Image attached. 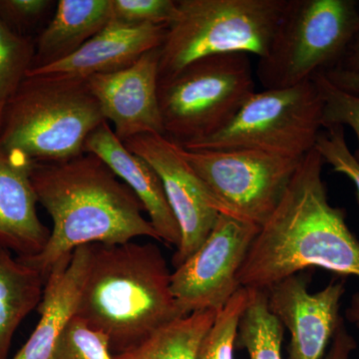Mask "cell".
I'll use <instances>...</instances> for the list:
<instances>
[{
  "mask_svg": "<svg viewBox=\"0 0 359 359\" xmlns=\"http://www.w3.org/2000/svg\"><path fill=\"white\" fill-rule=\"evenodd\" d=\"M316 149L302 158L282 201L238 271L241 287L266 290L302 271L320 268L359 278V241L346 212L330 203Z\"/></svg>",
  "mask_w": 359,
  "mask_h": 359,
  "instance_id": "6da1fadb",
  "label": "cell"
},
{
  "mask_svg": "<svg viewBox=\"0 0 359 359\" xmlns=\"http://www.w3.org/2000/svg\"><path fill=\"white\" fill-rule=\"evenodd\" d=\"M29 177L37 202L48 212L53 226L39 255L18 259L45 278L54 264L81 245L125 244L140 237L161 242L143 216L140 200L96 155L33 163Z\"/></svg>",
  "mask_w": 359,
  "mask_h": 359,
  "instance_id": "7a4b0ae2",
  "label": "cell"
},
{
  "mask_svg": "<svg viewBox=\"0 0 359 359\" xmlns=\"http://www.w3.org/2000/svg\"><path fill=\"white\" fill-rule=\"evenodd\" d=\"M158 245H90L76 316L107 337L114 354L138 346L183 313Z\"/></svg>",
  "mask_w": 359,
  "mask_h": 359,
  "instance_id": "3957f363",
  "label": "cell"
},
{
  "mask_svg": "<svg viewBox=\"0 0 359 359\" xmlns=\"http://www.w3.org/2000/svg\"><path fill=\"white\" fill-rule=\"evenodd\" d=\"M104 121L86 79L28 75L4 111L0 154L27 166L74 159Z\"/></svg>",
  "mask_w": 359,
  "mask_h": 359,
  "instance_id": "277c9868",
  "label": "cell"
},
{
  "mask_svg": "<svg viewBox=\"0 0 359 359\" xmlns=\"http://www.w3.org/2000/svg\"><path fill=\"white\" fill-rule=\"evenodd\" d=\"M287 0H178L159 48V81L194 61L228 53L264 57Z\"/></svg>",
  "mask_w": 359,
  "mask_h": 359,
  "instance_id": "5b68a950",
  "label": "cell"
},
{
  "mask_svg": "<svg viewBox=\"0 0 359 359\" xmlns=\"http://www.w3.org/2000/svg\"><path fill=\"white\" fill-rule=\"evenodd\" d=\"M355 0H287L256 75L264 89L297 86L337 67L359 33Z\"/></svg>",
  "mask_w": 359,
  "mask_h": 359,
  "instance_id": "8992f818",
  "label": "cell"
},
{
  "mask_svg": "<svg viewBox=\"0 0 359 359\" xmlns=\"http://www.w3.org/2000/svg\"><path fill=\"white\" fill-rule=\"evenodd\" d=\"M249 54L228 53L194 61L159 81L164 135L184 146L224 128L256 90Z\"/></svg>",
  "mask_w": 359,
  "mask_h": 359,
  "instance_id": "52a82bcc",
  "label": "cell"
},
{
  "mask_svg": "<svg viewBox=\"0 0 359 359\" xmlns=\"http://www.w3.org/2000/svg\"><path fill=\"white\" fill-rule=\"evenodd\" d=\"M323 102L313 79L297 86L250 94L224 128L181 146L190 151L252 149L302 158L316 147Z\"/></svg>",
  "mask_w": 359,
  "mask_h": 359,
  "instance_id": "ba28073f",
  "label": "cell"
},
{
  "mask_svg": "<svg viewBox=\"0 0 359 359\" xmlns=\"http://www.w3.org/2000/svg\"><path fill=\"white\" fill-rule=\"evenodd\" d=\"M180 148L221 212L259 226L275 212L304 158L252 149Z\"/></svg>",
  "mask_w": 359,
  "mask_h": 359,
  "instance_id": "9c48e42d",
  "label": "cell"
},
{
  "mask_svg": "<svg viewBox=\"0 0 359 359\" xmlns=\"http://www.w3.org/2000/svg\"><path fill=\"white\" fill-rule=\"evenodd\" d=\"M261 226L219 212L199 249L171 275V290L184 316L219 311L242 289L238 275Z\"/></svg>",
  "mask_w": 359,
  "mask_h": 359,
  "instance_id": "30bf717a",
  "label": "cell"
},
{
  "mask_svg": "<svg viewBox=\"0 0 359 359\" xmlns=\"http://www.w3.org/2000/svg\"><path fill=\"white\" fill-rule=\"evenodd\" d=\"M160 177L181 231V244L172 259L185 263L211 233L221 209L181 152L178 144L161 134H142L123 142Z\"/></svg>",
  "mask_w": 359,
  "mask_h": 359,
  "instance_id": "8fae6325",
  "label": "cell"
},
{
  "mask_svg": "<svg viewBox=\"0 0 359 359\" xmlns=\"http://www.w3.org/2000/svg\"><path fill=\"white\" fill-rule=\"evenodd\" d=\"M297 273L266 290L269 311L290 330L289 359H325L342 316L346 282L334 280L318 292Z\"/></svg>",
  "mask_w": 359,
  "mask_h": 359,
  "instance_id": "7c38bea8",
  "label": "cell"
},
{
  "mask_svg": "<svg viewBox=\"0 0 359 359\" xmlns=\"http://www.w3.org/2000/svg\"><path fill=\"white\" fill-rule=\"evenodd\" d=\"M86 81L120 141L142 134L164 135L158 100L159 49L144 54L126 69L93 75Z\"/></svg>",
  "mask_w": 359,
  "mask_h": 359,
  "instance_id": "4fadbf2b",
  "label": "cell"
},
{
  "mask_svg": "<svg viewBox=\"0 0 359 359\" xmlns=\"http://www.w3.org/2000/svg\"><path fill=\"white\" fill-rule=\"evenodd\" d=\"M168 26L129 25L111 20L72 55L53 65L34 68L28 75H53L87 79L126 69L149 51L159 49Z\"/></svg>",
  "mask_w": 359,
  "mask_h": 359,
  "instance_id": "5bb4252c",
  "label": "cell"
},
{
  "mask_svg": "<svg viewBox=\"0 0 359 359\" xmlns=\"http://www.w3.org/2000/svg\"><path fill=\"white\" fill-rule=\"evenodd\" d=\"M84 153L96 155L137 196L161 242L181 244V231L168 202L160 177L143 158L129 151L116 137L109 123L104 121L86 139Z\"/></svg>",
  "mask_w": 359,
  "mask_h": 359,
  "instance_id": "9a60e30c",
  "label": "cell"
},
{
  "mask_svg": "<svg viewBox=\"0 0 359 359\" xmlns=\"http://www.w3.org/2000/svg\"><path fill=\"white\" fill-rule=\"evenodd\" d=\"M89 257L90 245H81L54 264L37 306L39 323L13 359H52L61 335L76 316Z\"/></svg>",
  "mask_w": 359,
  "mask_h": 359,
  "instance_id": "2e32d148",
  "label": "cell"
},
{
  "mask_svg": "<svg viewBox=\"0 0 359 359\" xmlns=\"http://www.w3.org/2000/svg\"><path fill=\"white\" fill-rule=\"evenodd\" d=\"M30 167L0 154V248L20 259L39 255L50 237L37 215Z\"/></svg>",
  "mask_w": 359,
  "mask_h": 359,
  "instance_id": "e0dca14e",
  "label": "cell"
},
{
  "mask_svg": "<svg viewBox=\"0 0 359 359\" xmlns=\"http://www.w3.org/2000/svg\"><path fill=\"white\" fill-rule=\"evenodd\" d=\"M112 20V0H59L35 43L32 69L72 55Z\"/></svg>",
  "mask_w": 359,
  "mask_h": 359,
  "instance_id": "ac0fdd59",
  "label": "cell"
},
{
  "mask_svg": "<svg viewBox=\"0 0 359 359\" xmlns=\"http://www.w3.org/2000/svg\"><path fill=\"white\" fill-rule=\"evenodd\" d=\"M46 278L0 248V359H6L20 323L41 302Z\"/></svg>",
  "mask_w": 359,
  "mask_h": 359,
  "instance_id": "d6986e66",
  "label": "cell"
},
{
  "mask_svg": "<svg viewBox=\"0 0 359 359\" xmlns=\"http://www.w3.org/2000/svg\"><path fill=\"white\" fill-rule=\"evenodd\" d=\"M218 313L198 311L177 318L138 346L113 354L114 359H197L203 339Z\"/></svg>",
  "mask_w": 359,
  "mask_h": 359,
  "instance_id": "ffe728a7",
  "label": "cell"
},
{
  "mask_svg": "<svg viewBox=\"0 0 359 359\" xmlns=\"http://www.w3.org/2000/svg\"><path fill=\"white\" fill-rule=\"evenodd\" d=\"M250 290V302L238 325L237 341L250 359H283L285 327L269 311L266 290Z\"/></svg>",
  "mask_w": 359,
  "mask_h": 359,
  "instance_id": "44dd1931",
  "label": "cell"
},
{
  "mask_svg": "<svg viewBox=\"0 0 359 359\" xmlns=\"http://www.w3.org/2000/svg\"><path fill=\"white\" fill-rule=\"evenodd\" d=\"M35 43L0 20V127L9 101L32 69Z\"/></svg>",
  "mask_w": 359,
  "mask_h": 359,
  "instance_id": "7402d4cb",
  "label": "cell"
},
{
  "mask_svg": "<svg viewBox=\"0 0 359 359\" xmlns=\"http://www.w3.org/2000/svg\"><path fill=\"white\" fill-rule=\"evenodd\" d=\"M250 297V290L242 287L217 313L216 320L203 339L197 359H235L238 325Z\"/></svg>",
  "mask_w": 359,
  "mask_h": 359,
  "instance_id": "603a6c76",
  "label": "cell"
},
{
  "mask_svg": "<svg viewBox=\"0 0 359 359\" xmlns=\"http://www.w3.org/2000/svg\"><path fill=\"white\" fill-rule=\"evenodd\" d=\"M313 80L323 98V128L339 125L353 129L358 139V149L353 155L359 163V95L339 88L323 72L314 75Z\"/></svg>",
  "mask_w": 359,
  "mask_h": 359,
  "instance_id": "cb8c5ba5",
  "label": "cell"
},
{
  "mask_svg": "<svg viewBox=\"0 0 359 359\" xmlns=\"http://www.w3.org/2000/svg\"><path fill=\"white\" fill-rule=\"evenodd\" d=\"M52 359H114L105 335L75 316L59 339Z\"/></svg>",
  "mask_w": 359,
  "mask_h": 359,
  "instance_id": "d4e9b609",
  "label": "cell"
},
{
  "mask_svg": "<svg viewBox=\"0 0 359 359\" xmlns=\"http://www.w3.org/2000/svg\"><path fill=\"white\" fill-rule=\"evenodd\" d=\"M178 16V0H112V20L129 25L169 27Z\"/></svg>",
  "mask_w": 359,
  "mask_h": 359,
  "instance_id": "484cf974",
  "label": "cell"
},
{
  "mask_svg": "<svg viewBox=\"0 0 359 359\" xmlns=\"http://www.w3.org/2000/svg\"><path fill=\"white\" fill-rule=\"evenodd\" d=\"M314 149L325 164H330L334 172L346 175L353 181L359 199V163L347 145L344 127L334 125L321 130Z\"/></svg>",
  "mask_w": 359,
  "mask_h": 359,
  "instance_id": "4316f807",
  "label": "cell"
},
{
  "mask_svg": "<svg viewBox=\"0 0 359 359\" xmlns=\"http://www.w3.org/2000/svg\"><path fill=\"white\" fill-rule=\"evenodd\" d=\"M55 2L51 0H0V20L18 34L34 27Z\"/></svg>",
  "mask_w": 359,
  "mask_h": 359,
  "instance_id": "83f0119b",
  "label": "cell"
},
{
  "mask_svg": "<svg viewBox=\"0 0 359 359\" xmlns=\"http://www.w3.org/2000/svg\"><path fill=\"white\" fill-rule=\"evenodd\" d=\"M358 344L353 335L349 334L344 323V318L340 320L332 344L325 359H351V353L355 351Z\"/></svg>",
  "mask_w": 359,
  "mask_h": 359,
  "instance_id": "f1b7e54d",
  "label": "cell"
},
{
  "mask_svg": "<svg viewBox=\"0 0 359 359\" xmlns=\"http://www.w3.org/2000/svg\"><path fill=\"white\" fill-rule=\"evenodd\" d=\"M323 73L330 81H332L339 88L359 95V74L337 69V68Z\"/></svg>",
  "mask_w": 359,
  "mask_h": 359,
  "instance_id": "f546056e",
  "label": "cell"
},
{
  "mask_svg": "<svg viewBox=\"0 0 359 359\" xmlns=\"http://www.w3.org/2000/svg\"><path fill=\"white\" fill-rule=\"evenodd\" d=\"M334 68L359 74V33L349 45L344 57Z\"/></svg>",
  "mask_w": 359,
  "mask_h": 359,
  "instance_id": "4dcf8cb0",
  "label": "cell"
},
{
  "mask_svg": "<svg viewBox=\"0 0 359 359\" xmlns=\"http://www.w3.org/2000/svg\"><path fill=\"white\" fill-rule=\"evenodd\" d=\"M346 318L349 323L359 328V292L351 297V304L346 311Z\"/></svg>",
  "mask_w": 359,
  "mask_h": 359,
  "instance_id": "1f68e13d",
  "label": "cell"
}]
</instances>
